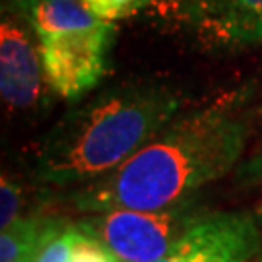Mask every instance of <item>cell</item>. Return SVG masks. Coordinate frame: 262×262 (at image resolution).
<instances>
[{
  "instance_id": "6da1fadb",
  "label": "cell",
  "mask_w": 262,
  "mask_h": 262,
  "mask_svg": "<svg viewBox=\"0 0 262 262\" xmlns=\"http://www.w3.org/2000/svg\"><path fill=\"white\" fill-rule=\"evenodd\" d=\"M251 124L239 101H217L169 121L122 165L76 187L80 212L159 210L188 202L241 159Z\"/></svg>"
},
{
  "instance_id": "7a4b0ae2",
  "label": "cell",
  "mask_w": 262,
  "mask_h": 262,
  "mask_svg": "<svg viewBox=\"0 0 262 262\" xmlns=\"http://www.w3.org/2000/svg\"><path fill=\"white\" fill-rule=\"evenodd\" d=\"M181 109V95L161 82H122L68 111L43 136L33 158L41 185L76 188L122 165Z\"/></svg>"
},
{
  "instance_id": "3957f363",
  "label": "cell",
  "mask_w": 262,
  "mask_h": 262,
  "mask_svg": "<svg viewBox=\"0 0 262 262\" xmlns=\"http://www.w3.org/2000/svg\"><path fill=\"white\" fill-rule=\"evenodd\" d=\"M16 12L37 35L56 97L80 101L101 84L111 64L115 21L95 16L82 0H24Z\"/></svg>"
},
{
  "instance_id": "277c9868",
  "label": "cell",
  "mask_w": 262,
  "mask_h": 262,
  "mask_svg": "<svg viewBox=\"0 0 262 262\" xmlns=\"http://www.w3.org/2000/svg\"><path fill=\"white\" fill-rule=\"evenodd\" d=\"M151 16L206 53L262 45V0H158Z\"/></svg>"
},
{
  "instance_id": "5b68a950",
  "label": "cell",
  "mask_w": 262,
  "mask_h": 262,
  "mask_svg": "<svg viewBox=\"0 0 262 262\" xmlns=\"http://www.w3.org/2000/svg\"><path fill=\"white\" fill-rule=\"evenodd\" d=\"M204 214L192 200L159 210H105L78 224L121 262H156Z\"/></svg>"
},
{
  "instance_id": "8992f818",
  "label": "cell",
  "mask_w": 262,
  "mask_h": 262,
  "mask_svg": "<svg viewBox=\"0 0 262 262\" xmlns=\"http://www.w3.org/2000/svg\"><path fill=\"white\" fill-rule=\"evenodd\" d=\"M49 85L37 35L18 12H2L0 94L12 111H33L45 101Z\"/></svg>"
},
{
  "instance_id": "52a82bcc",
  "label": "cell",
  "mask_w": 262,
  "mask_h": 262,
  "mask_svg": "<svg viewBox=\"0 0 262 262\" xmlns=\"http://www.w3.org/2000/svg\"><path fill=\"white\" fill-rule=\"evenodd\" d=\"M260 249V224L247 212L202 214L156 262H251Z\"/></svg>"
},
{
  "instance_id": "ba28073f",
  "label": "cell",
  "mask_w": 262,
  "mask_h": 262,
  "mask_svg": "<svg viewBox=\"0 0 262 262\" xmlns=\"http://www.w3.org/2000/svg\"><path fill=\"white\" fill-rule=\"evenodd\" d=\"M49 217L29 215L2 229L0 233V262H33L41 235Z\"/></svg>"
},
{
  "instance_id": "9c48e42d",
  "label": "cell",
  "mask_w": 262,
  "mask_h": 262,
  "mask_svg": "<svg viewBox=\"0 0 262 262\" xmlns=\"http://www.w3.org/2000/svg\"><path fill=\"white\" fill-rule=\"evenodd\" d=\"M82 233L84 229L80 224H70L64 220H49L33 262H70Z\"/></svg>"
},
{
  "instance_id": "30bf717a",
  "label": "cell",
  "mask_w": 262,
  "mask_h": 262,
  "mask_svg": "<svg viewBox=\"0 0 262 262\" xmlns=\"http://www.w3.org/2000/svg\"><path fill=\"white\" fill-rule=\"evenodd\" d=\"M95 16L109 21L134 16L136 12L156 4L158 0H82Z\"/></svg>"
},
{
  "instance_id": "8fae6325",
  "label": "cell",
  "mask_w": 262,
  "mask_h": 262,
  "mask_svg": "<svg viewBox=\"0 0 262 262\" xmlns=\"http://www.w3.org/2000/svg\"><path fill=\"white\" fill-rule=\"evenodd\" d=\"M24 206L21 187L16 185L8 175L0 179V229H6L19 220V212Z\"/></svg>"
},
{
  "instance_id": "7c38bea8",
  "label": "cell",
  "mask_w": 262,
  "mask_h": 262,
  "mask_svg": "<svg viewBox=\"0 0 262 262\" xmlns=\"http://www.w3.org/2000/svg\"><path fill=\"white\" fill-rule=\"evenodd\" d=\"M70 262H121V260L105 245L99 243L94 235H90L84 229V233H82V237L78 239V243L74 247V254H72V260Z\"/></svg>"
},
{
  "instance_id": "4fadbf2b",
  "label": "cell",
  "mask_w": 262,
  "mask_h": 262,
  "mask_svg": "<svg viewBox=\"0 0 262 262\" xmlns=\"http://www.w3.org/2000/svg\"><path fill=\"white\" fill-rule=\"evenodd\" d=\"M251 173L253 175H258L262 179V156L256 161H253V165H251ZM258 224L262 227V202H260V208H258Z\"/></svg>"
},
{
  "instance_id": "5bb4252c",
  "label": "cell",
  "mask_w": 262,
  "mask_h": 262,
  "mask_svg": "<svg viewBox=\"0 0 262 262\" xmlns=\"http://www.w3.org/2000/svg\"><path fill=\"white\" fill-rule=\"evenodd\" d=\"M24 0H2V12H16Z\"/></svg>"
}]
</instances>
